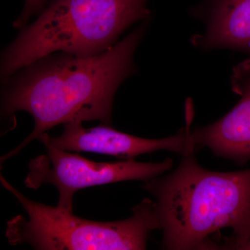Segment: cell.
<instances>
[{"mask_svg":"<svg viewBox=\"0 0 250 250\" xmlns=\"http://www.w3.org/2000/svg\"><path fill=\"white\" fill-rule=\"evenodd\" d=\"M146 25L97 55L51 54L10 77L3 91L1 113L14 121L16 112H27L35 126L18 147L1 158V164L57 125L90 121L111 125L115 94L134 71L135 50Z\"/></svg>","mask_w":250,"mask_h":250,"instance_id":"1","label":"cell"},{"mask_svg":"<svg viewBox=\"0 0 250 250\" xmlns=\"http://www.w3.org/2000/svg\"><path fill=\"white\" fill-rule=\"evenodd\" d=\"M175 170L146 182L155 197L163 249L201 250L207 237L223 228L233 237L215 250L250 238V169L215 172L182 156Z\"/></svg>","mask_w":250,"mask_h":250,"instance_id":"2","label":"cell"},{"mask_svg":"<svg viewBox=\"0 0 250 250\" xmlns=\"http://www.w3.org/2000/svg\"><path fill=\"white\" fill-rule=\"evenodd\" d=\"M147 1L52 0L5 49L1 76L56 52L91 57L108 50L126 28L150 18Z\"/></svg>","mask_w":250,"mask_h":250,"instance_id":"3","label":"cell"},{"mask_svg":"<svg viewBox=\"0 0 250 250\" xmlns=\"http://www.w3.org/2000/svg\"><path fill=\"white\" fill-rule=\"evenodd\" d=\"M4 188L16 197L27 218L17 215L6 224L10 244L30 245L37 250H143L154 230L160 229L156 202L145 199L125 220L98 222L71 210L33 201L3 177Z\"/></svg>","mask_w":250,"mask_h":250,"instance_id":"4","label":"cell"},{"mask_svg":"<svg viewBox=\"0 0 250 250\" xmlns=\"http://www.w3.org/2000/svg\"><path fill=\"white\" fill-rule=\"evenodd\" d=\"M45 147V154L29 164L25 187L38 189L52 184L59 192L58 207L72 211L74 195L81 189L125 181L147 182L172 168L173 160L141 163L128 159L119 162H95L70 151L54 147L45 134L39 139Z\"/></svg>","mask_w":250,"mask_h":250,"instance_id":"5","label":"cell"},{"mask_svg":"<svg viewBox=\"0 0 250 250\" xmlns=\"http://www.w3.org/2000/svg\"><path fill=\"white\" fill-rule=\"evenodd\" d=\"M49 142L59 149L75 152H90L132 159L141 154L167 150L184 156L193 154L196 146L190 136L189 124L174 136L161 139L138 137L113 129L109 125L84 128L82 122L64 125L58 136L45 133Z\"/></svg>","mask_w":250,"mask_h":250,"instance_id":"6","label":"cell"},{"mask_svg":"<svg viewBox=\"0 0 250 250\" xmlns=\"http://www.w3.org/2000/svg\"><path fill=\"white\" fill-rule=\"evenodd\" d=\"M231 83L241 96L238 103L221 119L190 135L196 147L207 146L215 155L244 164L250 160V58L233 69Z\"/></svg>","mask_w":250,"mask_h":250,"instance_id":"7","label":"cell"},{"mask_svg":"<svg viewBox=\"0 0 250 250\" xmlns=\"http://www.w3.org/2000/svg\"><path fill=\"white\" fill-rule=\"evenodd\" d=\"M203 18L207 29L195 36V45L205 49L227 47L250 55V0H205L192 10Z\"/></svg>","mask_w":250,"mask_h":250,"instance_id":"8","label":"cell"},{"mask_svg":"<svg viewBox=\"0 0 250 250\" xmlns=\"http://www.w3.org/2000/svg\"><path fill=\"white\" fill-rule=\"evenodd\" d=\"M47 0H26L22 14L15 21L14 27L22 28L27 24L29 18L36 13L41 12L44 9Z\"/></svg>","mask_w":250,"mask_h":250,"instance_id":"9","label":"cell"},{"mask_svg":"<svg viewBox=\"0 0 250 250\" xmlns=\"http://www.w3.org/2000/svg\"><path fill=\"white\" fill-rule=\"evenodd\" d=\"M220 250H250V238L246 240V241L242 242V243L224 246L220 248Z\"/></svg>","mask_w":250,"mask_h":250,"instance_id":"10","label":"cell"}]
</instances>
